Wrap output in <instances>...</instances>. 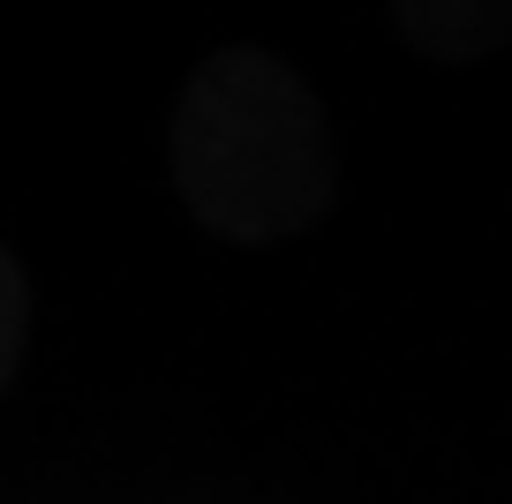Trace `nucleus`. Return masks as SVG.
I'll return each instance as SVG.
<instances>
[{
    "mask_svg": "<svg viewBox=\"0 0 512 504\" xmlns=\"http://www.w3.org/2000/svg\"><path fill=\"white\" fill-rule=\"evenodd\" d=\"M166 174L204 234L241 249L302 241L339 204L332 106L279 46H219L174 98Z\"/></svg>",
    "mask_w": 512,
    "mask_h": 504,
    "instance_id": "nucleus-1",
    "label": "nucleus"
},
{
    "mask_svg": "<svg viewBox=\"0 0 512 504\" xmlns=\"http://www.w3.org/2000/svg\"><path fill=\"white\" fill-rule=\"evenodd\" d=\"M392 31L430 68H482L512 53V0H384Z\"/></svg>",
    "mask_w": 512,
    "mask_h": 504,
    "instance_id": "nucleus-2",
    "label": "nucleus"
}]
</instances>
